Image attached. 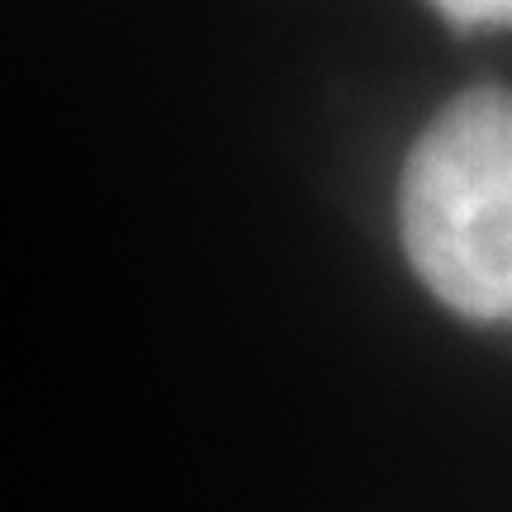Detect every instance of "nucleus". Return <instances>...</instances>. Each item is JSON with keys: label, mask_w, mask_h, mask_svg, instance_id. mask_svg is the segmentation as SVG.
<instances>
[{"label": "nucleus", "mask_w": 512, "mask_h": 512, "mask_svg": "<svg viewBox=\"0 0 512 512\" xmlns=\"http://www.w3.org/2000/svg\"><path fill=\"white\" fill-rule=\"evenodd\" d=\"M399 228L446 309L512 323V91L475 86L422 128L403 166Z\"/></svg>", "instance_id": "obj_1"}, {"label": "nucleus", "mask_w": 512, "mask_h": 512, "mask_svg": "<svg viewBox=\"0 0 512 512\" xmlns=\"http://www.w3.org/2000/svg\"><path fill=\"white\" fill-rule=\"evenodd\" d=\"M451 24L484 29V24H512V0H432Z\"/></svg>", "instance_id": "obj_2"}]
</instances>
